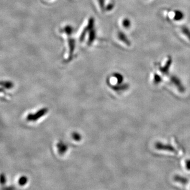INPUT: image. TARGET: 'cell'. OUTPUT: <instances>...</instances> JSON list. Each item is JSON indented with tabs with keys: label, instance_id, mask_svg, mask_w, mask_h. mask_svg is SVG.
I'll return each instance as SVG.
<instances>
[{
	"label": "cell",
	"instance_id": "1",
	"mask_svg": "<svg viewBox=\"0 0 190 190\" xmlns=\"http://www.w3.org/2000/svg\"><path fill=\"white\" fill-rule=\"evenodd\" d=\"M172 59L171 57H169L165 65L163 67L160 68V70H161L162 72H163V74L167 73L169 72L171 66L172 65Z\"/></svg>",
	"mask_w": 190,
	"mask_h": 190
},
{
	"label": "cell",
	"instance_id": "2",
	"mask_svg": "<svg viewBox=\"0 0 190 190\" xmlns=\"http://www.w3.org/2000/svg\"><path fill=\"white\" fill-rule=\"evenodd\" d=\"M118 38H119V39L120 40V41H122L124 43H125L126 45H131V42L128 39L127 37L126 36L124 32H119L118 33Z\"/></svg>",
	"mask_w": 190,
	"mask_h": 190
},
{
	"label": "cell",
	"instance_id": "3",
	"mask_svg": "<svg viewBox=\"0 0 190 190\" xmlns=\"http://www.w3.org/2000/svg\"><path fill=\"white\" fill-rule=\"evenodd\" d=\"M184 18V14L182 11L181 10H175L174 11V20L175 21H179L181 20H183V19Z\"/></svg>",
	"mask_w": 190,
	"mask_h": 190
},
{
	"label": "cell",
	"instance_id": "4",
	"mask_svg": "<svg viewBox=\"0 0 190 190\" xmlns=\"http://www.w3.org/2000/svg\"><path fill=\"white\" fill-rule=\"evenodd\" d=\"M69 48H70L69 58H71V57L72 56V54L74 52V49H75V42L74 41V40L72 39H69Z\"/></svg>",
	"mask_w": 190,
	"mask_h": 190
},
{
	"label": "cell",
	"instance_id": "5",
	"mask_svg": "<svg viewBox=\"0 0 190 190\" xmlns=\"http://www.w3.org/2000/svg\"><path fill=\"white\" fill-rule=\"evenodd\" d=\"M95 37H96V33H95L94 29H92L90 30L89 36V39H88V45H91L92 42L94 41Z\"/></svg>",
	"mask_w": 190,
	"mask_h": 190
},
{
	"label": "cell",
	"instance_id": "6",
	"mask_svg": "<svg viewBox=\"0 0 190 190\" xmlns=\"http://www.w3.org/2000/svg\"><path fill=\"white\" fill-rule=\"evenodd\" d=\"M182 32H183V34H184L185 36L187 37V38H188V39L190 40V30L188 29V28L185 26H183L181 28Z\"/></svg>",
	"mask_w": 190,
	"mask_h": 190
},
{
	"label": "cell",
	"instance_id": "7",
	"mask_svg": "<svg viewBox=\"0 0 190 190\" xmlns=\"http://www.w3.org/2000/svg\"><path fill=\"white\" fill-rule=\"evenodd\" d=\"M122 24L123 25V27L125 28H129V27H131V22L129 19L128 18H125L124 19L123 22H122Z\"/></svg>",
	"mask_w": 190,
	"mask_h": 190
},
{
	"label": "cell",
	"instance_id": "8",
	"mask_svg": "<svg viewBox=\"0 0 190 190\" xmlns=\"http://www.w3.org/2000/svg\"><path fill=\"white\" fill-rule=\"evenodd\" d=\"M63 31L68 35H71L73 32V28L70 25H67L63 29Z\"/></svg>",
	"mask_w": 190,
	"mask_h": 190
},
{
	"label": "cell",
	"instance_id": "9",
	"mask_svg": "<svg viewBox=\"0 0 190 190\" xmlns=\"http://www.w3.org/2000/svg\"><path fill=\"white\" fill-rule=\"evenodd\" d=\"M93 24H94V19L93 18H90L88 22V25L87 27L88 30H90L93 29Z\"/></svg>",
	"mask_w": 190,
	"mask_h": 190
},
{
	"label": "cell",
	"instance_id": "10",
	"mask_svg": "<svg viewBox=\"0 0 190 190\" xmlns=\"http://www.w3.org/2000/svg\"><path fill=\"white\" fill-rule=\"evenodd\" d=\"M114 76L117 79V80L119 81V83H121L123 81V77L120 74L116 73V74H114Z\"/></svg>",
	"mask_w": 190,
	"mask_h": 190
},
{
	"label": "cell",
	"instance_id": "11",
	"mask_svg": "<svg viewBox=\"0 0 190 190\" xmlns=\"http://www.w3.org/2000/svg\"><path fill=\"white\" fill-rule=\"evenodd\" d=\"M88 30V28H87L86 29H84V30L83 31V32L81 34L80 37V41H83L84 39V37L86 34L87 31Z\"/></svg>",
	"mask_w": 190,
	"mask_h": 190
},
{
	"label": "cell",
	"instance_id": "12",
	"mask_svg": "<svg viewBox=\"0 0 190 190\" xmlns=\"http://www.w3.org/2000/svg\"><path fill=\"white\" fill-rule=\"evenodd\" d=\"M115 6V4L113 3H110L106 7V10L107 11H111V10H113V8Z\"/></svg>",
	"mask_w": 190,
	"mask_h": 190
},
{
	"label": "cell",
	"instance_id": "13",
	"mask_svg": "<svg viewBox=\"0 0 190 190\" xmlns=\"http://www.w3.org/2000/svg\"><path fill=\"white\" fill-rule=\"evenodd\" d=\"M154 80L156 83H159L161 81V78L160 77V76L158 75H155Z\"/></svg>",
	"mask_w": 190,
	"mask_h": 190
},
{
	"label": "cell",
	"instance_id": "14",
	"mask_svg": "<svg viewBox=\"0 0 190 190\" xmlns=\"http://www.w3.org/2000/svg\"><path fill=\"white\" fill-rule=\"evenodd\" d=\"M99 3L101 6V9H104V3H105V0H98Z\"/></svg>",
	"mask_w": 190,
	"mask_h": 190
},
{
	"label": "cell",
	"instance_id": "15",
	"mask_svg": "<svg viewBox=\"0 0 190 190\" xmlns=\"http://www.w3.org/2000/svg\"><path fill=\"white\" fill-rule=\"evenodd\" d=\"M20 183L21 184H25L26 183V182H27V180H26V178H22L20 179Z\"/></svg>",
	"mask_w": 190,
	"mask_h": 190
},
{
	"label": "cell",
	"instance_id": "16",
	"mask_svg": "<svg viewBox=\"0 0 190 190\" xmlns=\"http://www.w3.org/2000/svg\"><path fill=\"white\" fill-rule=\"evenodd\" d=\"M4 86L7 88H10L12 85V84L10 82H5L4 83Z\"/></svg>",
	"mask_w": 190,
	"mask_h": 190
}]
</instances>
